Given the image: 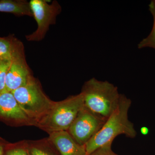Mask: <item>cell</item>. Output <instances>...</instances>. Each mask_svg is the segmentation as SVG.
Segmentation results:
<instances>
[{"label":"cell","instance_id":"cell-1","mask_svg":"<svg viewBox=\"0 0 155 155\" xmlns=\"http://www.w3.org/2000/svg\"><path fill=\"white\" fill-rule=\"evenodd\" d=\"M131 101L121 94L119 104L107 119L100 130L85 144L87 155H90L101 147L113 143L114 139L119 135L134 138L137 131L128 118V113Z\"/></svg>","mask_w":155,"mask_h":155},{"label":"cell","instance_id":"cell-2","mask_svg":"<svg viewBox=\"0 0 155 155\" xmlns=\"http://www.w3.org/2000/svg\"><path fill=\"white\" fill-rule=\"evenodd\" d=\"M81 93L84 107L105 120L117 108L121 95L114 84L94 78L84 83Z\"/></svg>","mask_w":155,"mask_h":155},{"label":"cell","instance_id":"cell-3","mask_svg":"<svg viewBox=\"0 0 155 155\" xmlns=\"http://www.w3.org/2000/svg\"><path fill=\"white\" fill-rule=\"evenodd\" d=\"M84 106L81 92L61 101L54 102L49 111L35 125L49 134L68 130Z\"/></svg>","mask_w":155,"mask_h":155},{"label":"cell","instance_id":"cell-4","mask_svg":"<svg viewBox=\"0 0 155 155\" xmlns=\"http://www.w3.org/2000/svg\"><path fill=\"white\" fill-rule=\"evenodd\" d=\"M11 92L22 111L34 124L47 114L54 102L45 95L32 76L25 85Z\"/></svg>","mask_w":155,"mask_h":155},{"label":"cell","instance_id":"cell-5","mask_svg":"<svg viewBox=\"0 0 155 155\" xmlns=\"http://www.w3.org/2000/svg\"><path fill=\"white\" fill-rule=\"evenodd\" d=\"M29 3L38 28L33 33L26 36V38L28 41H39L44 38L50 25L55 23L61 8L56 1L51 5L43 0H31Z\"/></svg>","mask_w":155,"mask_h":155},{"label":"cell","instance_id":"cell-6","mask_svg":"<svg viewBox=\"0 0 155 155\" xmlns=\"http://www.w3.org/2000/svg\"><path fill=\"white\" fill-rule=\"evenodd\" d=\"M106 121L84 106L67 131L78 143L84 146Z\"/></svg>","mask_w":155,"mask_h":155},{"label":"cell","instance_id":"cell-7","mask_svg":"<svg viewBox=\"0 0 155 155\" xmlns=\"http://www.w3.org/2000/svg\"><path fill=\"white\" fill-rule=\"evenodd\" d=\"M31 76L25 60L24 46L18 40L6 76V90L12 92L24 86Z\"/></svg>","mask_w":155,"mask_h":155},{"label":"cell","instance_id":"cell-8","mask_svg":"<svg viewBox=\"0 0 155 155\" xmlns=\"http://www.w3.org/2000/svg\"><path fill=\"white\" fill-rule=\"evenodd\" d=\"M49 139L61 155H87L85 146L78 143L67 130L50 133Z\"/></svg>","mask_w":155,"mask_h":155},{"label":"cell","instance_id":"cell-9","mask_svg":"<svg viewBox=\"0 0 155 155\" xmlns=\"http://www.w3.org/2000/svg\"><path fill=\"white\" fill-rule=\"evenodd\" d=\"M0 116L23 123H32L22 111L11 92L0 93Z\"/></svg>","mask_w":155,"mask_h":155},{"label":"cell","instance_id":"cell-10","mask_svg":"<svg viewBox=\"0 0 155 155\" xmlns=\"http://www.w3.org/2000/svg\"><path fill=\"white\" fill-rule=\"evenodd\" d=\"M0 12L11 13L19 16H33L29 3L24 0L0 1Z\"/></svg>","mask_w":155,"mask_h":155},{"label":"cell","instance_id":"cell-11","mask_svg":"<svg viewBox=\"0 0 155 155\" xmlns=\"http://www.w3.org/2000/svg\"><path fill=\"white\" fill-rule=\"evenodd\" d=\"M18 41L13 36L0 37V59L11 61L16 44Z\"/></svg>","mask_w":155,"mask_h":155},{"label":"cell","instance_id":"cell-12","mask_svg":"<svg viewBox=\"0 0 155 155\" xmlns=\"http://www.w3.org/2000/svg\"><path fill=\"white\" fill-rule=\"evenodd\" d=\"M149 9L153 18V28L150 34L140 42L138 45L139 49L150 48L155 49V0L150 2Z\"/></svg>","mask_w":155,"mask_h":155},{"label":"cell","instance_id":"cell-13","mask_svg":"<svg viewBox=\"0 0 155 155\" xmlns=\"http://www.w3.org/2000/svg\"><path fill=\"white\" fill-rule=\"evenodd\" d=\"M11 61H3L0 64V93L6 90V76L11 65Z\"/></svg>","mask_w":155,"mask_h":155},{"label":"cell","instance_id":"cell-14","mask_svg":"<svg viewBox=\"0 0 155 155\" xmlns=\"http://www.w3.org/2000/svg\"><path fill=\"white\" fill-rule=\"evenodd\" d=\"M28 150L29 155H55L49 150L40 145L31 146Z\"/></svg>","mask_w":155,"mask_h":155},{"label":"cell","instance_id":"cell-15","mask_svg":"<svg viewBox=\"0 0 155 155\" xmlns=\"http://www.w3.org/2000/svg\"><path fill=\"white\" fill-rule=\"evenodd\" d=\"M112 143H109L101 147L90 155H118L113 151Z\"/></svg>","mask_w":155,"mask_h":155},{"label":"cell","instance_id":"cell-16","mask_svg":"<svg viewBox=\"0 0 155 155\" xmlns=\"http://www.w3.org/2000/svg\"><path fill=\"white\" fill-rule=\"evenodd\" d=\"M5 155H29L28 150L24 148L18 147L8 150Z\"/></svg>","mask_w":155,"mask_h":155},{"label":"cell","instance_id":"cell-17","mask_svg":"<svg viewBox=\"0 0 155 155\" xmlns=\"http://www.w3.org/2000/svg\"><path fill=\"white\" fill-rule=\"evenodd\" d=\"M140 132L143 135H147L149 133L148 128L146 127H141V129H140Z\"/></svg>","mask_w":155,"mask_h":155},{"label":"cell","instance_id":"cell-18","mask_svg":"<svg viewBox=\"0 0 155 155\" xmlns=\"http://www.w3.org/2000/svg\"><path fill=\"white\" fill-rule=\"evenodd\" d=\"M0 155H4V149L1 145H0Z\"/></svg>","mask_w":155,"mask_h":155},{"label":"cell","instance_id":"cell-19","mask_svg":"<svg viewBox=\"0 0 155 155\" xmlns=\"http://www.w3.org/2000/svg\"><path fill=\"white\" fill-rule=\"evenodd\" d=\"M3 61H2V60H1V59H0V64H1V63H2V62Z\"/></svg>","mask_w":155,"mask_h":155}]
</instances>
